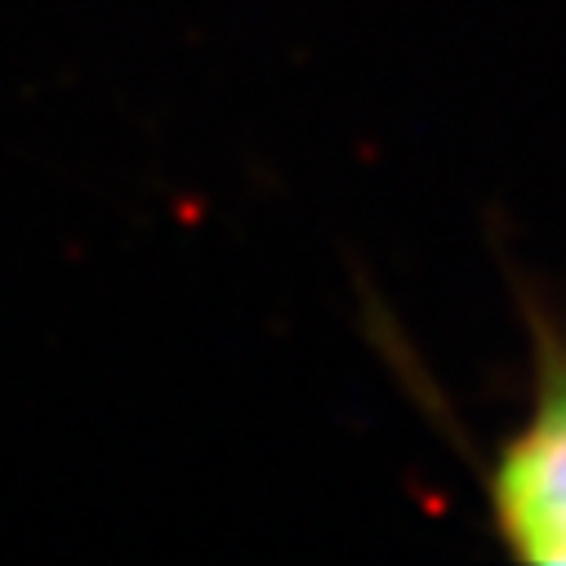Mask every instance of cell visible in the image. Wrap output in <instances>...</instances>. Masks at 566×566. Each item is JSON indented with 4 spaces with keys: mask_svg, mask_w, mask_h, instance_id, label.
<instances>
[{
    "mask_svg": "<svg viewBox=\"0 0 566 566\" xmlns=\"http://www.w3.org/2000/svg\"><path fill=\"white\" fill-rule=\"evenodd\" d=\"M526 406L482 464V509L500 548L531 566H566V326L522 295Z\"/></svg>",
    "mask_w": 566,
    "mask_h": 566,
    "instance_id": "cell-1",
    "label": "cell"
}]
</instances>
